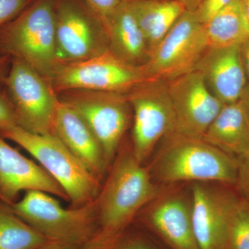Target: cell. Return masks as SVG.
I'll return each mask as SVG.
<instances>
[{"label": "cell", "instance_id": "obj_1", "mask_svg": "<svg viewBox=\"0 0 249 249\" xmlns=\"http://www.w3.org/2000/svg\"><path fill=\"white\" fill-rule=\"evenodd\" d=\"M150 171L132 147L119 150L95 199L98 233L115 235L128 229L139 211L160 196Z\"/></svg>", "mask_w": 249, "mask_h": 249}, {"label": "cell", "instance_id": "obj_2", "mask_svg": "<svg viewBox=\"0 0 249 249\" xmlns=\"http://www.w3.org/2000/svg\"><path fill=\"white\" fill-rule=\"evenodd\" d=\"M161 142L154 172L162 182L216 181L235 184V156L223 152L203 138L175 132L167 134Z\"/></svg>", "mask_w": 249, "mask_h": 249}, {"label": "cell", "instance_id": "obj_3", "mask_svg": "<svg viewBox=\"0 0 249 249\" xmlns=\"http://www.w3.org/2000/svg\"><path fill=\"white\" fill-rule=\"evenodd\" d=\"M55 46V0H34L0 27V55L25 62L52 82L60 66Z\"/></svg>", "mask_w": 249, "mask_h": 249}, {"label": "cell", "instance_id": "obj_4", "mask_svg": "<svg viewBox=\"0 0 249 249\" xmlns=\"http://www.w3.org/2000/svg\"><path fill=\"white\" fill-rule=\"evenodd\" d=\"M30 154L66 193L70 208L89 204L97 197L100 179L55 134H35L16 127L0 134Z\"/></svg>", "mask_w": 249, "mask_h": 249}, {"label": "cell", "instance_id": "obj_5", "mask_svg": "<svg viewBox=\"0 0 249 249\" xmlns=\"http://www.w3.org/2000/svg\"><path fill=\"white\" fill-rule=\"evenodd\" d=\"M16 215L51 241L81 248L97 231L95 200L78 208L65 209L53 196L28 191L9 205Z\"/></svg>", "mask_w": 249, "mask_h": 249}, {"label": "cell", "instance_id": "obj_6", "mask_svg": "<svg viewBox=\"0 0 249 249\" xmlns=\"http://www.w3.org/2000/svg\"><path fill=\"white\" fill-rule=\"evenodd\" d=\"M4 92L18 127L35 134H54L59 97L52 82L19 59L12 58Z\"/></svg>", "mask_w": 249, "mask_h": 249}, {"label": "cell", "instance_id": "obj_7", "mask_svg": "<svg viewBox=\"0 0 249 249\" xmlns=\"http://www.w3.org/2000/svg\"><path fill=\"white\" fill-rule=\"evenodd\" d=\"M152 80L155 79L145 65H132L108 50L94 58L60 65L52 84L57 93L86 89L126 94Z\"/></svg>", "mask_w": 249, "mask_h": 249}, {"label": "cell", "instance_id": "obj_8", "mask_svg": "<svg viewBox=\"0 0 249 249\" xmlns=\"http://www.w3.org/2000/svg\"><path fill=\"white\" fill-rule=\"evenodd\" d=\"M86 121L103 147L109 167L130 122L132 108L125 93L71 89L59 93Z\"/></svg>", "mask_w": 249, "mask_h": 249}, {"label": "cell", "instance_id": "obj_9", "mask_svg": "<svg viewBox=\"0 0 249 249\" xmlns=\"http://www.w3.org/2000/svg\"><path fill=\"white\" fill-rule=\"evenodd\" d=\"M55 45L60 65L94 58L109 50L102 20L78 0H55Z\"/></svg>", "mask_w": 249, "mask_h": 249}, {"label": "cell", "instance_id": "obj_10", "mask_svg": "<svg viewBox=\"0 0 249 249\" xmlns=\"http://www.w3.org/2000/svg\"><path fill=\"white\" fill-rule=\"evenodd\" d=\"M209 47L204 24L195 11L186 10L152 50L145 65L152 78L168 81L194 70Z\"/></svg>", "mask_w": 249, "mask_h": 249}, {"label": "cell", "instance_id": "obj_11", "mask_svg": "<svg viewBox=\"0 0 249 249\" xmlns=\"http://www.w3.org/2000/svg\"><path fill=\"white\" fill-rule=\"evenodd\" d=\"M133 111L132 150L140 163L174 130L175 117L165 81L152 80L126 93Z\"/></svg>", "mask_w": 249, "mask_h": 249}, {"label": "cell", "instance_id": "obj_12", "mask_svg": "<svg viewBox=\"0 0 249 249\" xmlns=\"http://www.w3.org/2000/svg\"><path fill=\"white\" fill-rule=\"evenodd\" d=\"M165 83L175 117L173 132L203 138L224 103L211 92L197 70Z\"/></svg>", "mask_w": 249, "mask_h": 249}, {"label": "cell", "instance_id": "obj_13", "mask_svg": "<svg viewBox=\"0 0 249 249\" xmlns=\"http://www.w3.org/2000/svg\"><path fill=\"white\" fill-rule=\"evenodd\" d=\"M237 199L227 191L193 184L192 224L199 249H224L228 219Z\"/></svg>", "mask_w": 249, "mask_h": 249}, {"label": "cell", "instance_id": "obj_14", "mask_svg": "<svg viewBox=\"0 0 249 249\" xmlns=\"http://www.w3.org/2000/svg\"><path fill=\"white\" fill-rule=\"evenodd\" d=\"M45 192L69 201L66 193L40 165L11 147L0 135V201L11 205L22 191Z\"/></svg>", "mask_w": 249, "mask_h": 249}, {"label": "cell", "instance_id": "obj_15", "mask_svg": "<svg viewBox=\"0 0 249 249\" xmlns=\"http://www.w3.org/2000/svg\"><path fill=\"white\" fill-rule=\"evenodd\" d=\"M240 46L209 47L195 67L211 92L224 105L239 101L248 84Z\"/></svg>", "mask_w": 249, "mask_h": 249}, {"label": "cell", "instance_id": "obj_16", "mask_svg": "<svg viewBox=\"0 0 249 249\" xmlns=\"http://www.w3.org/2000/svg\"><path fill=\"white\" fill-rule=\"evenodd\" d=\"M54 134L101 180L108 168L103 147L83 118L60 99L55 115Z\"/></svg>", "mask_w": 249, "mask_h": 249}, {"label": "cell", "instance_id": "obj_17", "mask_svg": "<svg viewBox=\"0 0 249 249\" xmlns=\"http://www.w3.org/2000/svg\"><path fill=\"white\" fill-rule=\"evenodd\" d=\"M145 220L173 249H199L193 231L191 201L177 194L160 196L150 203Z\"/></svg>", "mask_w": 249, "mask_h": 249}, {"label": "cell", "instance_id": "obj_18", "mask_svg": "<svg viewBox=\"0 0 249 249\" xmlns=\"http://www.w3.org/2000/svg\"><path fill=\"white\" fill-rule=\"evenodd\" d=\"M103 24L111 53L132 65L146 63L150 53L131 0H124Z\"/></svg>", "mask_w": 249, "mask_h": 249}, {"label": "cell", "instance_id": "obj_19", "mask_svg": "<svg viewBox=\"0 0 249 249\" xmlns=\"http://www.w3.org/2000/svg\"><path fill=\"white\" fill-rule=\"evenodd\" d=\"M203 139L229 155H240L249 147V113L242 99L224 105Z\"/></svg>", "mask_w": 249, "mask_h": 249}, {"label": "cell", "instance_id": "obj_20", "mask_svg": "<svg viewBox=\"0 0 249 249\" xmlns=\"http://www.w3.org/2000/svg\"><path fill=\"white\" fill-rule=\"evenodd\" d=\"M131 1L150 54L186 9L178 0Z\"/></svg>", "mask_w": 249, "mask_h": 249}, {"label": "cell", "instance_id": "obj_21", "mask_svg": "<svg viewBox=\"0 0 249 249\" xmlns=\"http://www.w3.org/2000/svg\"><path fill=\"white\" fill-rule=\"evenodd\" d=\"M204 25L209 47L241 45L249 39V22L242 0H233Z\"/></svg>", "mask_w": 249, "mask_h": 249}, {"label": "cell", "instance_id": "obj_22", "mask_svg": "<svg viewBox=\"0 0 249 249\" xmlns=\"http://www.w3.org/2000/svg\"><path fill=\"white\" fill-rule=\"evenodd\" d=\"M49 241L0 201V249H35Z\"/></svg>", "mask_w": 249, "mask_h": 249}, {"label": "cell", "instance_id": "obj_23", "mask_svg": "<svg viewBox=\"0 0 249 249\" xmlns=\"http://www.w3.org/2000/svg\"><path fill=\"white\" fill-rule=\"evenodd\" d=\"M224 249H249V202L237 199L226 229Z\"/></svg>", "mask_w": 249, "mask_h": 249}, {"label": "cell", "instance_id": "obj_24", "mask_svg": "<svg viewBox=\"0 0 249 249\" xmlns=\"http://www.w3.org/2000/svg\"><path fill=\"white\" fill-rule=\"evenodd\" d=\"M127 229L115 235L96 232L80 249H156L140 236L128 232Z\"/></svg>", "mask_w": 249, "mask_h": 249}, {"label": "cell", "instance_id": "obj_25", "mask_svg": "<svg viewBox=\"0 0 249 249\" xmlns=\"http://www.w3.org/2000/svg\"><path fill=\"white\" fill-rule=\"evenodd\" d=\"M236 158L237 173L235 185L243 199L249 202V147Z\"/></svg>", "mask_w": 249, "mask_h": 249}, {"label": "cell", "instance_id": "obj_26", "mask_svg": "<svg viewBox=\"0 0 249 249\" xmlns=\"http://www.w3.org/2000/svg\"><path fill=\"white\" fill-rule=\"evenodd\" d=\"M34 0H0V27L22 13Z\"/></svg>", "mask_w": 249, "mask_h": 249}, {"label": "cell", "instance_id": "obj_27", "mask_svg": "<svg viewBox=\"0 0 249 249\" xmlns=\"http://www.w3.org/2000/svg\"><path fill=\"white\" fill-rule=\"evenodd\" d=\"M233 0H203L196 12L198 20L201 24L209 22L214 15L224 9Z\"/></svg>", "mask_w": 249, "mask_h": 249}, {"label": "cell", "instance_id": "obj_28", "mask_svg": "<svg viewBox=\"0 0 249 249\" xmlns=\"http://www.w3.org/2000/svg\"><path fill=\"white\" fill-rule=\"evenodd\" d=\"M17 125L14 107L4 92H0V134Z\"/></svg>", "mask_w": 249, "mask_h": 249}, {"label": "cell", "instance_id": "obj_29", "mask_svg": "<svg viewBox=\"0 0 249 249\" xmlns=\"http://www.w3.org/2000/svg\"><path fill=\"white\" fill-rule=\"evenodd\" d=\"M83 1L104 23L124 0H83Z\"/></svg>", "mask_w": 249, "mask_h": 249}, {"label": "cell", "instance_id": "obj_30", "mask_svg": "<svg viewBox=\"0 0 249 249\" xmlns=\"http://www.w3.org/2000/svg\"><path fill=\"white\" fill-rule=\"evenodd\" d=\"M11 61V57L0 55V92H4L5 82L9 75Z\"/></svg>", "mask_w": 249, "mask_h": 249}, {"label": "cell", "instance_id": "obj_31", "mask_svg": "<svg viewBox=\"0 0 249 249\" xmlns=\"http://www.w3.org/2000/svg\"><path fill=\"white\" fill-rule=\"evenodd\" d=\"M240 49L241 58L245 69L247 81L249 83V39L240 46Z\"/></svg>", "mask_w": 249, "mask_h": 249}, {"label": "cell", "instance_id": "obj_32", "mask_svg": "<svg viewBox=\"0 0 249 249\" xmlns=\"http://www.w3.org/2000/svg\"><path fill=\"white\" fill-rule=\"evenodd\" d=\"M76 246L64 243V242H57V241H49L45 245L40 246L35 249H80Z\"/></svg>", "mask_w": 249, "mask_h": 249}, {"label": "cell", "instance_id": "obj_33", "mask_svg": "<svg viewBox=\"0 0 249 249\" xmlns=\"http://www.w3.org/2000/svg\"><path fill=\"white\" fill-rule=\"evenodd\" d=\"M184 6L186 11H196L203 0H178Z\"/></svg>", "mask_w": 249, "mask_h": 249}, {"label": "cell", "instance_id": "obj_34", "mask_svg": "<svg viewBox=\"0 0 249 249\" xmlns=\"http://www.w3.org/2000/svg\"><path fill=\"white\" fill-rule=\"evenodd\" d=\"M245 103L246 107L247 108L249 113V83L246 86L244 92L242 93V97L240 98Z\"/></svg>", "mask_w": 249, "mask_h": 249}, {"label": "cell", "instance_id": "obj_35", "mask_svg": "<svg viewBox=\"0 0 249 249\" xmlns=\"http://www.w3.org/2000/svg\"><path fill=\"white\" fill-rule=\"evenodd\" d=\"M246 16L249 22V0H242Z\"/></svg>", "mask_w": 249, "mask_h": 249}, {"label": "cell", "instance_id": "obj_36", "mask_svg": "<svg viewBox=\"0 0 249 249\" xmlns=\"http://www.w3.org/2000/svg\"></svg>", "mask_w": 249, "mask_h": 249}]
</instances>
